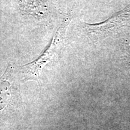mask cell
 <instances>
[{
	"instance_id": "1",
	"label": "cell",
	"mask_w": 130,
	"mask_h": 130,
	"mask_svg": "<svg viewBox=\"0 0 130 130\" xmlns=\"http://www.w3.org/2000/svg\"><path fill=\"white\" fill-rule=\"evenodd\" d=\"M70 21V17H65L54 35L50 45L40 57L32 62L19 66V70L23 75L24 79H32L40 82V74L42 69L53 59L62 47Z\"/></svg>"
},
{
	"instance_id": "3",
	"label": "cell",
	"mask_w": 130,
	"mask_h": 130,
	"mask_svg": "<svg viewBox=\"0 0 130 130\" xmlns=\"http://www.w3.org/2000/svg\"><path fill=\"white\" fill-rule=\"evenodd\" d=\"M11 86L8 83L6 86H0V112L9 104L11 97Z\"/></svg>"
},
{
	"instance_id": "2",
	"label": "cell",
	"mask_w": 130,
	"mask_h": 130,
	"mask_svg": "<svg viewBox=\"0 0 130 130\" xmlns=\"http://www.w3.org/2000/svg\"><path fill=\"white\" fill-rule=\"evenodd\" d=\"M130 22V5L117 12L111 18L101 23L84 24L83 28L87 33L95 39H101L111 35Z\"/></svg>"
}]
</instances>
